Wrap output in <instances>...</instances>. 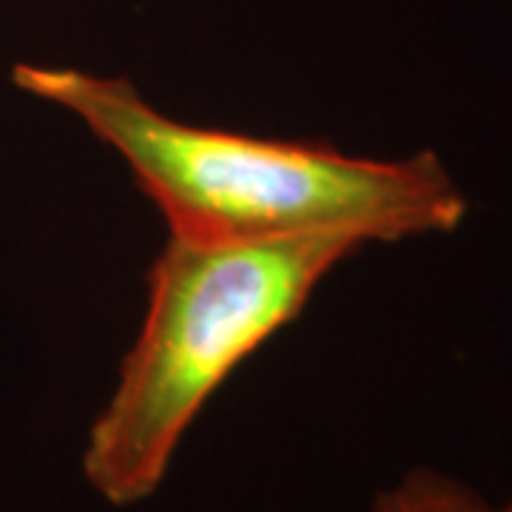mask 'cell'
I'll return each instance as SVG.
<instances>
[{"label":"cell","instance_id":"obj_1","mask_svg":"<svg viewBox=\"0 0 512 512\" xmlns=\"http://www.w3.org/2000/svg\"><path fill=\"white\" fill-rule=\"evenodd\" d=\"M20 92L74 114L114 148L168 222L191 242H262L353 231L367 242L450 234L467 197L436 154L350 157L328 143L262 140L180 123L126 77L18 63Z\"/></svg>","mask_w":512,"mask_h":512},{"label":"cell","instance_id":"obj_2","mask_svg":"<svg viewBox=\"0 0 512 512\" xmlns=\"http://www.w3.org/2000/svg\"><path fill=\"white\" fill-rule=\"evenodd\" d=\"M365 245L353 231L262 242L168 237L148 271L146 319L86 436L92 493L117 510L160 493L205 404Z\"/></svg>","mask_w":512,"mask_h":512},{"label":"cell","instance_id":"obj_3","mask_svg":"<svg viewBox=\"0 0 512 512\" xmlns=\"http://www.w3.org/2000/svg\"><path fill=\"white\" fill-rule=\"evenodd\" d=\"M367 512H493V501L470 481L419 464L376 490Z\"/></svg>","mask_w":512,"mask_h":512},{"label":"cell","instance_id":"obj_4","mask_svg":"<svg viewBox=\"0 0 512 512\" xmlns=\"http://www.w3.org/2000/svg\"><path fill=\"white\" fill-rule=\"evenodd\" d=\"M493 512H512V498L504 504H493Z\"/></svg>","mask_w":512,"mask_h":512}]
</instances>
